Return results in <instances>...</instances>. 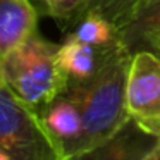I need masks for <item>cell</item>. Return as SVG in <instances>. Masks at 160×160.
<instances>
[{
	"instance_id": "obj_1",
	"label": "cell",
	"mask_w": 160,
	"mask_h": 160,
	"mask_svg": "<svg viewBox=\"0 0 160 160\" xmlns=\"http://www.w3.org/2000/svg\"><path fill=\"white\" fill-rule=\"evenodd\" d=\"M132 53L119 40L105 57L100 71L79 84H67L83 114V143L79 158L114 138L129 122L126 107V81Z\"/></svg>"
},
{
	"instance_id": "obj_2",
	"label": "cell",
	"mask_w": 160,
	"mask_h": 160,
	"mask_svg": "<svg viewBox=\"0 0 160 160\" xmlns=\"http://www.w3.org/2000/svg\"><path fill=\"white\" fill-rule=\"evenodd\" d=\"M59 47L35 33L2 55L4 84L38 112L67 88L59 66Z\"/></svg>"
},
{
	"instance_id": "obj_3",
	"label": "cell",
	"mask_w": 160,
	"mask_h": 160,
	"mask_svg": "<svg viewBox=\"0 0 160 160\" xmlns=\"http://www.w3.org/2000/svg\"><path fill=\"white\" fill-rule=\"evenodd\" d=\"M0 160H62L40 112L0 84Z\"/></svg>"
},
{
	"instance_id": "obj_4",
	"label": "cell",
	"mask_w": 160,
	"mask_h": 160,
	"mask_svg": "<svg viewBox=\"0 0 160 160\" xmlns=\"http://www.w3.org/2000/svg\"><path fill=\"white\" fill-rule=\"evenodd\" d=\"M126 107L139 129L160 139V57L153 50H138L131 55Z\"/></svg>"
},
{
	"instance_id": "obj_5",
	"label": "cell",
	"mask_w": 160,
	"mask_h": 160,
	"mask_svg": "<svg viewBox=\"0 0 160 160\" xmlns=\"http://www.w3.org/2000/svg\"><path fill=\"white\" fill-rule=\"evenodd\" d=\"M43 128L62 160L79 158L83 143V114L78 98L71 90H64L40 110Z\"/></svg>"
},
{
	"instance_id": "obj_6",
	"label": "cell",
	"mask_w": 160,
	"mask_h": 160,
	"mask_svg": "<svg viewBox=\"0 0 160 160\" xmlns=\"http://www.w3.org/2000/svg\"><path fill=\"white\" fill-rule=\"evenodd\" d=\"M114 45L95 47L81 42L79 38L69 33L64 43L59 47V66L67 84H79L91 79L100 71L108 50Z\"/></svg>"
},
{
	"instance_id": "obj_7",
	"label": "cell",
	"mask_w": 160,
	"mask_h": 160,
	"mask_svg": "<svg viewBox=\"0 0 160 160\" xmlns=\"http://www.w3.org/2000/svg\"><path fill=\"white\" fill-rule=\"evenodd\" d=\"M38 9L31 0H0V55L36 33Z\"/></svg>"
},
{
	"instance_id": "obj_8",
	"label": "cell",
	"mask_w": 160,
	"mask_h": 160,
	"mask_svg": "<svg viewBox=\"0 0 160 160\" xmlns=\"http://www.w3.org/2000/svg\"><path fill=\"white\" fill-rule=\"evenodd\" d=\"M158 138L146 134L134 122H129L105 145L91 152L86 158H141L150 160Z\"/></svg>"
},
{
	"instance_id": "obj_9",
	"label": "cell",
	"mask_w": 160,
	"mask_h": 160,
	"mask_svg": "<svg viewBox=\"0 0 160 160\" xmlns=\"http://www.w3.org/2000/svg\"><path fill=\"white\" fill-rule=\"evenodd\" d=\"M160 38V0H155L146 9L129 19L119 28V40L131 53L150 50Z\"/></svg>"
},
{
	"instance_id": "obj_10",
	"label": "cell",
	"mask_w": 160,
	"mask_h": 160,
	"mask_svg": "<svg viewBox=\"0 0 160 160\" xmlns=\"http://www.w3.org/2000/svg\"><path fill=\"white\" fill-rule=\"evenodd\" d=\"M71 35L95 47H110L119 42V28L98 11H86L72 24Z\"/></svg>"
},
{
	"instance_id": "obj_11",
	"label": "cell",
	"mask_w": 160,
	"mask_h": 160,
	"mask_svg": "<svg viewBox=\"0 0 160 160\" xmlns=\"http://www.w3.org/2000/svg\"><path fill=\"white\" fill-rule=\"evenodd\" d=\"M38 11L67 26H72L88 5V0H36Z\"/></svg>"
},
{
	"instance_id": "obj_12",
	"label": "cell",
	"mask_w": 160,
	"mask_h": 160,
	"mask_svg": "<svg viewBox=\"0 0 160 160\" xmlns=\"http://www.w3.org/2000/svg\"><path fill=\"white\" fill-rule=\"evenodd\" d=\"M138 0H88L86 11H98L108 18L117 28H122L131 19ZM83 12V14H84Z\"/></svg>"
},
{
	"instance_id": "obj_13",
	"label": "cell",
	"mask_w": 160,
	"mask_h": 160,
	"mask_svg": "<svg viewBox=\"0 0 160 160\" xmlns=\"http://www.w3.org/2000/svg\"><path fill=\"white\" fill-rule=\"evenodd\" d=\"M153 2H155V0H138V4H136V7H134V12H132L131 19L134 18V16L138 14V12H141L143 9H146V7H148V5H150V4H153Z\"/></svg>"
},
{
	"instance_id": "obj_14",
	"label": "cell",
	"mask_w": 160,
	"mask_h": 160,
	"mask_svg": "<svg viewBox=\"0 0 160 160\" xmlns=\"http://www.w3.org/2000/svg\"><path fill=\"white\" fill-rule=\"evenodd\" d=\"M150 160H160V139L157 141L155 148H153L152 155H150Z\"/></svg>"
},
{
	"instance_id": "obj_15",
	"label": "cell",
	"mask_w": 160,
	"mask_h": 160,
	"mask_svg": "<svg viewBox=\"0 0 160 160\" xmlns=\"http://www.w3.org/2000/svg\"><path fill=\"white\" fill-rule=\"evenodd\" d=\"M150 50H153V52H155V53H157V55H158V57H160V38H158V40H157V42H155V43H153V45H152V48H150Z\"/></svg>"
},
{
	"instance_id": "obj_16",
	"label": "cell",
	"mask_w": 160,
	"mask_h": 160,
	"mask_svg": "<svg viewBox=\"0 0 160 160\" xmlns=\"http://www.w3.org/2000/svg\"><path fill=\"white\" fill-rule=\"evenodd\" d=\"M0 84H4V79H2V55H0Z\"/></svg>"
}]
</instances>
